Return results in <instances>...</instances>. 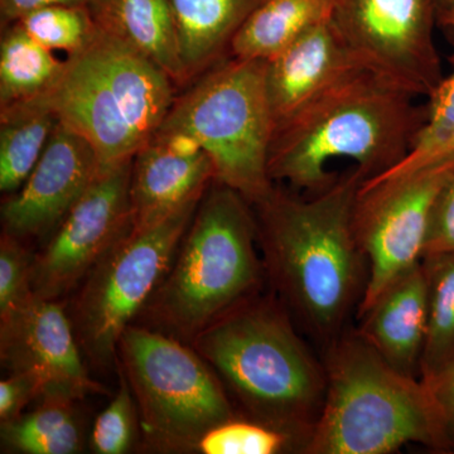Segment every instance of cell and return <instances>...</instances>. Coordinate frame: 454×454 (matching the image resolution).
Instances as JSON below:
<instances>
[{"label":"cell","instance_id":"1","mask_svg":"<svg viewBox=\"0 0 454 454\" xmlns=\"http://www.w3.org/2000/svg\"><path fill=\"white\" fill-rule=\"evenodd\" d=\"M366 176L356 167L301 197L274 186L252 205L265 276L295 324L322 346L348 330L369 279L354 226Z\"/></svg>","mask_w":454,"mask_h":454},{"label":"cell","instance_id":"2","mask_svg":"<svg viewBox=\"0 0 454 454\" xmlns=\"http://www.w3.org/2000/svg\"><path fill=\"white\" fill-rule=\"evenodd\" d=\"M419 97L369 68L357 67L280 124L269 172L307 195L330 186L327 169L351 160L367 179L397 166L411 152L428 116Z\"/></svg>","mask_w":454,"mask_h":454},{"label":"cell","instance_id":"3","mask_svg":"<svg viewBox=\"0 0 454 454\" xmlns=\"http://www.w3.org/2000/svg\"><path fill=\"white\" fill-rule=\"evenodd\" d=\"M278 298H250L201 331L191 345L247 418L288 435L301 453L324 406L327 375Z\"/></svg>","mask_w":454,"mask_h":454},{"label":"cell","instance_id":"4","mask_svg":"<svg viewBox=\"0 0 454 454\" xmlns=\"http://www.w3.org/2000/svg\"><path fill=\"white\" fill-rule=\"evenodd\" d=\"M327 389L301 453L390 454L408 444L448 452L422 379L394 369L357 330L324 349Z\"/></svg>","mask_w":454,"mask_h":454},{"label":"cell","instance_id":"5","mask_svg":"<svg viewBox=\"0 0 454 454\" xmlns=\"http://www.w3.org/2000/svg\"><path fill=\"white\" fill-rule=\"evenodd\" d=\"M211 184L169 270L143 309L160 333L190 342L255 297L267 277L252 203L225 184Z\"/></svg>","mask_w":454,"mask_h":454},{"label":"cell","instance_id":"6","mask_svg":"<svg viewBox=\"0 0 454 454\" xmlns=\"http://www.w3.org/2000/svg\"><path fill=\"white\" fill-rule=\"evenodd\" d=\"M173 85L153 62L98 28L85 49L67 57L49 98L103 170L133 160L153 138L175 103Z\"/></svg>","mask_w":454,"mask_h":454},{"label":"cell","instance_id":"7","mask_svg":"<svg viewBox=\"0 0 454 454\" xmlns=\"http://www.w3.org/2000/svg\"><path fill=\"white\" fill-rule=\"evenodd\" d=\"M192 134L210 158L215 181L252 205L274 184L269 172L276 121L267 90V62L227 56L175 98L160 130Z\"/></svg>","mask_w":454,"mask_h":454},{"label":"cell","instance_id":"8","mask_svg":"<svg viewBox=\"0 0 454 454\" xmlns=\"http://www.w3.org/2000/svg\"><path fill=\"white\" fill-rule=\"evenodd\" d=\"M118 355L143 432L155 450H196L206 433L238 417L219 376L181 340L130 325Z\"/></svg>","mask_w":454,"mask_h":454},{"label":"cell","instance_id":"9","mask_svg":"<svg viewBox=\"0 0 454 454\" xmlns=\"http://www.w3.org/2000/svg\"><path fill=\"white\" fill-rule=\"evenodd\" d=\"M201 199L157 223H133L83 279L71 322L94 365L114 363L122 333L166 277Z\"/></svg>","mask_w":454,"mask_h":454},{"label":"cell","instance_id":"10","mask_svg":"<svg viewBox=\"0 0 454 454\" xmlns=\"http://www.w3.org/2000/svg\"><path fill=\"white\" fill-rule=\"evenodd\" d=\"M453 175L450 158L361 184L354 226L369 264V279L356 318L394 280L422 262L435 202Z\"/></svg>","mask_w":454,"mask_h":454},{"label":"cell","instance_id":"11","mask_svg":"<svg viewBox=\"0 0 454 454\" xmlns=\"http://www.w3.org/2000/svg\"><path fill=\"white\" fill-rule=\"evenodd\" d=\"M333 20L361 65L422 98L443 82L438 0H337Z\"/></svg>","mask_w":454,"mask_h":454},{"label":"cell","instance_id":"12","mask_svg":"<svg viewBox=\"0 0 454 454\" xmlns=\"http://www.w3.org/2000/svg\"><path fill=\"white\" fill-rule=\"evenodd\" d=\"M133 160L101 170L46 247L33 258L31 286L35 295L59 301L73 291L133 225Z\"/></svg>","mask_w":454,"mask_h":454},{"label":"cell","instance_id":"13","mask_svg":"<svg viewBox=\"0 0 454 454\" xmlns=\"http://www.w3.org/2000/svg\"><path fill=\"white\" fill-rule=\"evenodd\" d=\"M73 322L59 301L32 293L0 316V358L11 373L40 380L42 396L83 399L107 394L86 370Z\"/></svg>","mask_w":454,"mask_h":454},{"label":"cell","instance_id":"14","mask_svg":"<svg viewBox=\"0 0 454 454\" xmlns=\"http://www.w3.org/2000/svg\"><path fill=\"white\" fill-rule=\"evenodd\" d=\"M100 172L88 140L59 121L29 177L3 202V232L22 240L53 231Z\"/></svg>","mask_w":454,"mask_h":454},{"label":"cell","instance_id":"15","mask_svg":"<svg viewBox=\"0 0 454 454\" xmlns=\"http://www.w3.org/2000/svg\"><path fill=\"white\" fill-rule=\"evenodd\" d=\"M361 66L333 17L304 32L267 62L268 97L276 129L317 95Z\"/></svg>","mask_w":454,"mask_h":454},{"label":"cell","instance_id":"16","mask_svg":"<svg viewBox=\"0 0 454 454\" xmlns=\"http://www.w3.org/2000/svg\"><path fill=\"white\" fill-rule=\"evenodd\" d=\"M357 319L356 330L385 361L420 379L428 328V279L423 262L394 280Z\"/></svg>","mask_w":454,"mask_h":454},{"label":"cell","instance_id":"17","mask_svg":"<svg viewBox=\"0 0 454 454\" xmlns=\"http://www.w3.org/2000/svg\"><path fill=\"white\" fill-rule=\"evenodd\" d=\"M215 181L208 155L182 157L152 138L136 154L131 172L133 223L149 225L201 199Z\"/></svg>","mask_w":454,"mask_h":454},{"label":"cell","instance_id":"18","mask_svg":"<svg viewBox=\"0 0 454 454\" xmlns=\"http://www.w3.org/2000/svg\"><path fill=\"white\" fill-rule=\"evenodd\" d=\"M89 9L101 31L153 62L173 82L187 83L168 0H91Z\"/></svg>","mask_w":454,"mask_h":454},{"label":"cell","instance_id":"19","mask_svg":"<svg viewBox=\"0 0 454 454\" xmlns=\"http://www.w3.org/2000/svg\"><path fill=\"white\" fill-rule=\"evenodd\" d=\"M187 82L230 55L236 33L262 0H168Z\"/></svg>","mask_w":454,"mask_h":454},{"label":"cell","instance_id":"20","mask_svg":"<svg viewBox=\"0 0 454 454\" xmlns=\"http://www.w3.org/2000/svg\"><path fill=\"white\" fill-rule=\"evenodd\" d=\"M337 0H262L236 33L230 56L270 61L292 42L333 17Z\"/></svg>","mask_w":454,"mask_h":454},{"label":"cell","instance_id":"21","mask_svg":"<svg viewBox=\"0 0 454 454\" xmlns=\"http://www.w3.org/2000/svg\"><path fill=\"white\" fill-rule=\"evenodd\" d=\"M59 116L49 95L0 107V190L14 193L40 160Z\"/></svg>","mask_w":454,"mask_h":454},{"label":"cell","instance_id":"22","mask_svg":"<svg viewBox=\"0 0 454 454\" xmlns=\"http://www.w3.org/2000/svg\"><path fill=\"white\" fill-rule=\"evenodd\" d=\"M66 61L33 40L18 23L3 27L0 40V107L49 95L64 74Z\"/></svg>","mask_w":454,"mask_h":454},{"label":"cell","instance_id":"23","mask_svg":"<svg viewBox=\"0 0 454 454\" xmlns=\"http://www.w3.org/2000/svg\"><path fill=\"white\" fill-rule=\"evenodd\" d=\"M74 400L41 397L40 405L2 423L3 447L25 454H74L82 447Z\"/></svg>","mask_w":454,"mask_h":454},{"label":"cell","instance_id":"24","mask_svg":"<svg viewBox=\"0 0 454 454\" xmlns=\"http://www.w3.org/2000/svg\"><path fill=\"white\" fill-rule=\"evenodd\" d=\"M422 262L428 279V328L420 379L428 380L454 360V254Z\"/></svg>","mask_w":454,"mask_h":454},{"label":"cell","instance_id":"25","mask_svg":"<svg viewBox=\"0 0 454 454\" xmlns=\"http://www.w3.org/2000/svg\"><path fill=\"white\" fill-rule=\"evenodd\" d=\"M427 121L404 160L367 181L396 177L454 158V71L444 76L437 90L427 98Z\"/></svg>","mask_w":454,"mask_h":454},{"label":"cell","instance_id":"26","mask_svg":"<svg viewBox=\"0 0 454 454\" xmlns=\"http://www.w3.org/2000/svg\"><path fill=\"white\" fill-rule=\"evenodd\" d=\"M16 23L42 46L62 51L67 57L85 49L98 31L91 12L82 5H51L26 14Z\"/></svg>","mask_w":454,"mask_h":454},{"label":"cell","instance_id":"27","mask_svg":"<svg viewBox=\"0 0 454 454\" xmlns=\"http://www.w3.org/2000/svg\"><path fill=\"white\" fill-rule=\"evenodd\" d=\"M202 454H278L295 452L294 444L283 432L255 420L234 419L215 427L196 446Z\"/></svg>","mask_w":454,"mask_h":454},{"label":"cell","instance_id":"28","mask_svg":"<svg viewBox=\"0 0 454 454\" xmlns=\"http://www.w3.org/2000/svg\"><path fill=\"white\" fill-rule=\"evenodd\" d=\"M121 378L118 393L92 427L90 444L98 454L127 453L136 437L138 409L127 379Z\"/></svg>","mask_w":454,"mask_h":454},{"label":"cell","instance_id":"29","mask_svg":"<svg viewBox=\"0 0 454 454\" xmlns=\"http://www.w3.org/2000/svg\"><path fill=\"white\" fill-rule=\"evenodd\" d=\"M33 258L20 239L3 232L0 240V316L22 303L32 294Z\"/></svg>","mask_w":454,"mask_h":454},{"label":"cell","instance_id":"30","mask_svg":"<svg viewBox=\"0 0 454 454\" xmlns=\"http://www.w3.org/2000/svg\"><path fill=\"white\" fill-rule=\"evenodd\" d=\"M443 254H454V175L435 202L423 258Z\"/></svg>","mask_w":454,"mask_h":454},{"label":"cell","instance_id":"31","mask_svg":"<svg viewBox=\"0 0 454 454\" xmlns=\"http://www.w3.org/2000/svg\"><path fill=\"white\" fill-rule=\"evenodd\" d=\"M42 385L29 373H11L0 382V422H9L23 414L33 400L41 399Z\"/></svg>","mask_w":454,"mask_h":454},{"label":"cell","instance_id":"32","mask_svg":"<svg viewBox=\"0 0 454 454\" xmlns=\"http://www.w3.org/2000/svg\"><path fill=\"white\" fill-rule=\"evenodd\" d=\"M423 381L441 420L448 452L454 453V360L437 375Z\"/></svg>","mask_w":454,"mask_h":454},{"label":"cell","instance_id":"33","mask_svg":"<svg viewBox=\"0 0 454 454\" xmlns=\"http://www.w3.org/2000/svg\"><path fill=\"white\" fill-rule=\"evenodd\" d=\"M91 0H0L2 27L17 22L26 14L51 5H82L88 7Z\"/></svg>","mask_w":454,"mask_h":454},{"label":"cell","instance_id":"34","mask_svg":"<svg viewBox=\"0 0 454 454\" xmlns=\"http://www.w3.org/2000/svg\"><path fill=\"white\" fill-rule=\"evenodd\" d=\"M438 26L454 35V0H438Z\"/></svg>","mask_w":454,"mask_h":454}]
</instances>
